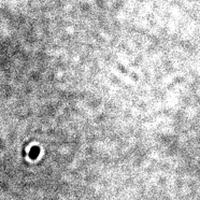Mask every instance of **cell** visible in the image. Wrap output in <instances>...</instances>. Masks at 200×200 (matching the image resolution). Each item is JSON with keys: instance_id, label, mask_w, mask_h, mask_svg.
<instances>
[{"instance_id": "6da1fadb", "label": "cell", "mask_w": 200, "mask_h": 200, "mask_svg": "<svg viewBox=\"0 0 200 200\" xmlns=\"http://www.w3.org/2000/svg\"><path fill=\"white\" fill-rule=\"evenodd\" d=\"M40 154V147H32L30 149V152H29V157L31 159H36V158L39 156Z\"/></svg>"}]
</instances>
